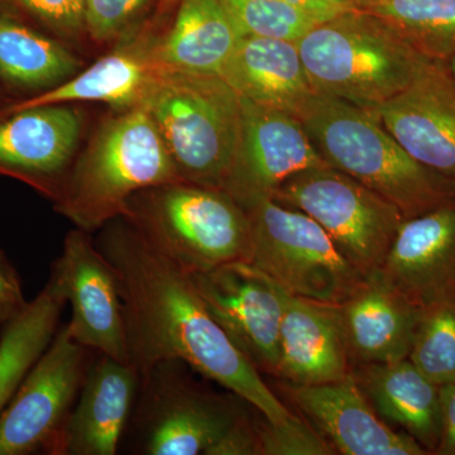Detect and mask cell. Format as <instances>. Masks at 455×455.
I'll return each instance as SVG.
<instances>
[{"mask_svg": "<svg viewBox=\"0 0 455 455\" xmlns=\"http://www.w3.org/2000/svg\"><path fill=\"white\" fill-rule=\"evenodd\" d=\"M97 245L118 275L133 366L142 371L179 359L268 423L292 415L215 322L188 272L156 252L125 220L107 224Z\"/></svg>", "mask_w": 455, "mask_h": 455, "instance_id": "1", "label": "cell"}, {"mask_svg": "<svg viewBox=\"0 0 455 455\" xmlns=\"http://www.w3.org/2000/svg\"><path fill=\"white\" fill-rule=\"evenodd\" d=\"M370 110L407 154L455 181V79L447 62L431 61L409 88Z\"/></svg>", "mask_w": 455, "mask_h": 455, "instance_id": "15", "label": "cell"}, {"mask_svg": "<svg viewBox=\"0 0 455 455\" xmlns=\"http://www.w3.org/2000/svg\"><path fill=\"white\" fill-rule=\"evenodd\" d=\"M85 2L86 0H70L71 8H73L75 16L79 18V20H82V22L84 5H85Z\"/></svg>", "mask_w": 455, "mask_h": 455, "instance_id": "37", "label": "cell"}, {"mask_svg": "<svg viewBox=\"0 0 455 455\" xmlns=\"http://www.w3.org/2000/svg\"><path fill=\"white\" fill-rule=\"evenodd\" d=\"M373 275L418 309L455 302V199L403 220Z\"/></svg>", "mask_w": 455, "mask_h": 455, "instance_id": "14", "label": "cell"}, {"mask_svg": "<svg viewBox=\"0 0 455 455\" xmlns=\"http://www.w3.org/2000/svg\"><path fill=\"white\" fill-rule=\"evenodd\" d=\"M178 3H180V0H160V8H158V11H160L161 14L167 13V12L175 7Z\"/></svg>", "mask_w": 455, "mask_h": 455, "instance_id": "38", "label": "cell"}, {"mask_svg": "<svg viewBox=\"0 0 455 455\" xmlns=\"http://www.w3.org/2000/svg\"><path fill=\"white\" fill-rule=\"evenodd\" d=\"M357 8L381 18L431 61L455 55V0H361Z\"/></svg>", "mask_w": 455, "mask_h": 455, "instance_id": "27", "label": "cell"}, {"mask_svg": "<svg viewBox=\"0 0 455 455\" xmlns=\"http://www.w3.org/2000/svg\"><path fill=\"white\" fill-rule=\"evenodd\" d=\"M337 307L350 362L390 363L409 357L421 310L379 277H367Z\"/></svg>", "mask_w": 455, "mask_h": 455, "instance_id": "20", "label": "cell"}, {"mask_svg": "<svg viewBox=\"0 0 455 455\" xmlns=\"http://www.w3.org/2000/svg\"><path fill=\"white\" fill-rule=\"evenodd\" d=\"M122 218L188 274L250 260V218L226 191L185 181L158 185L134 194Z\"/></svg>", "mask_w": 455, "mask_h": 455, "instance_id": "6", "label": "cell"}, {"mask_svg": "<svg viewBox=\"0 0 455 455\" xmlns=\"http://www.w3.org/2000/svg\"><path fill=\"white\" fill-rule=\"evenodd\" d=\"M352 376L379 414L403 427L427 451H436L440 386L430 381L409 358L390 363L358 364Z\"/></svg>", "mask_w": 455, "mask_h": 455, "instance_id": "22", "label": "cell"}, {"mask_svg": "<svg viewBox=\"0 0 455 455\" xmlns=\"http://www.w3.org/2000/svg\"><path fill=\"white\" fill-rule=\"evenodd\" d=\"M145 107L180 179L223 190L241 136L242 99L220 75L182 73L156 65Z\"/></svg>", "mask_w": 455, "mask_h": 455, "instance_id": "5", "label": "cell"}, {"mask_svg": "<svg viewBox=\"0 0 455 455\" xmlns=\"http://www.w3.org/2000/svg\"><path fill=\"white\" fill-rule=\"evenodd\" d=\"M329 2H333L335 4L341 5V7L357 8L359 0H329Z\"/></svg>", "mask_w": 455, "mask_h": 455, "instance_id": "39", "label": "cell"}, {"mask_svg": "<svg viewBox=\"0 0 455 455\" xmlns=\"http://www.w3.org/2000/svg\"><path fill=\"white\" fill-rule=\"evenodd\" d=\"M89 235L79 228L68 232L51 267L73 310L66 329L86 348L131 363L118 275Z\"/></svg>", "mask_w": 455, "mask_h": 455, "instance_id": "12", "label": "cell"}, {"mask_svg": "<svg viewBox=\"0 0 455 455\" xmlns=\"http://www.w3.org/2000/svg\"><path fill=\"white\" fill-rule=\"evenodd\" d=\"M259 454L263 455H328L333 448L320 433L291 415L283 423L259 424Z\"/></svg>", "mask_w": 455, "mask_h": 455, "instance_id": "30", "label": "cell"}, {"mask_svg": "<svg viewBox=\"0 0 455 455\" xmlns=\"http://www.w3.org/2000/svg\"><path fill=\"white\" fill-rule=\"evenodd\" d=\"M350 358L337 305L299 298L283 290L277 377L293 385L343 381Z\"/></svg>", "mask_w": 455, "mask_h": 455, "instance_id": "19", "label": "cell"}, {"mask_svg": "<svg viewBox=\"0 0 455 455\" xmlns=\"http://www.w3.org/2000/svg\"><path fill=\"white\" fill-rule=\"evenodd\" d=\"M152 0H86L83 25L97 42L112 40L121 35Z\"/></svg>", "mask_w": 455, "mask_h": 455, "instance_id": "31", "label": "cell"}, {"mask_svg": "<svg viewBox=\"0 0 455 455\" xmlns=\"http://www.w3.org/2000/svg\"><path fill=\"white\" fill-rule=\"evenodd\" d=\"M283 2L290 7L298 9L301 13L313 18L317 23L325 22V20L340 14L341 12L350 9L341 7L329 0H283Z\"/></svg>", "mask_w": 455, "mask_h": 455, "instance_id": "36", "label": "cell"}, {"mask_svg": "<svg viewBox=\"0 0 455 455\" xmlns=\"http://www.w3.org/2000/svg\"><path fill=\"white\" fill-rule=\"evenodd\" d=\"M140 373L132 363L95 353L66 425L59 455H114L130 424Z\"/></svg>", "mask_w": 455, "mask_h": 455, "instance_id": "18", "label": "cell"}, {"mask_svg": "<svg viewBox=\"0 0 455 455\" xmlns=\"http://www.w3.org/2000/svg\"><path fill=\"white\" fill-rule=\"evenodd\" d=\"M0 4L16 9L61 35H74L83 27L82 20L75 16L70 0H0Z\"/></svg>", "mask_w": 455, "mask_h": 455, "instance_id": "32", "label": "cell"}, {"mask_svg": "<svg viewBox=\"0 0 455 455\" xmlns=\"http://www.w3.org/2000/svg\"><path fill=\"white\" fill-rule=\"evenodd\" d=\"M440 440L436 453L455 455V383L440 386Z\"/></svg>", "mask_w": 455, "mask_h": 455, "instance_id": "35", "label": "cell"}, {"mask_svg": "<svg viewBox=\"0 0 455 455\" xmlns=\"http://www.w3.org/2000/svg\"><path fill=\"white\" fill-rule=\"evenodd\" d=\"M241 37L220 0H180L172 28L149 56L167 70L220 76Z\"/></svg>", "mask_w": 455, "mask_h": 455, "instance_id": "23", "label": "cell"}, {"mask_svg": "<svg viewBox=\"0 0 455 455\" xmlns=\"http://www.w3.org/2000/svg\"><path fill=\"white\" fill-rule=\"evenodd\" d=\"M220 76L245 100L298 116L314 95L298 44L242 36Z\"/></svg>", "mask_w": 455, "mask_h": 455, "instance_id": "21", "label": "cell"}, {"mask_svg": "<svg viewBox=\"0 0 455 455\" xmlns=\"http://www.w3.org/2000/svg\"><path fill=\"white\" fill-rule=\"evenodd\" d=\"M209 313L259 372L277 373L283 289L248 262L190 274Z\"/></svg>", "mask_w": 455, "mask_h": 455, "instance_id": "11", "label": "cell"}, {"mask_svg": "<svg viewBox=\"0 0 455 455\" xmlns=\"http://www.w3.org/2000/svg\"><path fill=\"white\" fill-rule=\"evenodd\" d=\"M293 403L335 449L346 455H423L427 451L410 434L396 433L368 403L352 373L340 382L290 386Z\"/></svg>", "mask_w": 455, "mask_h": 455, "instance_id": "17", "label": "cell"}, {"mask_svg": "<svg viewBox=\"0 0 455 455\" xmlns=\"http://www.w3.org/2000/svg\"><path fill=\"white\" fill-rule=\"evenodd\" d=\"M241 36L298 42L317 25L283 0H220Z\"/></svg>", "mask_w": 455, "mask_h": 455, "instance_id": "29", "label": "cell"}, {"mask_svg": "<svg viewBox=\"0 0 455 455\" xmlns=\"http://www.w3.org/2000/svg\"><path fill=\"white\" fill-rule=\"evenodd\" d=\"M28 302L20 274L0 248V331L26 309Z\"/></svg>", "mask_w": 455, "mask_h": 455, "instance_id": "33", "label": "cell"}, {"mask_svg": "<svg viewBox=\"0 0 455 455\" xmlns=\"http://www.w3.org/2000/svg\"><path fill=\"white\" fill-rule=\"evenodd\" d=\"M94 350L61 325L0 414V455H59Z\"/></svg>", "mask_w": 455, "mask_h": 455, "instance_id": "10", "label": "cell"}, {"mask_svg": "<svg viewBox=\"0 0 455 455\" xmlns=\"http://www.w3.org/2000/svg\"><path fill=\"white\" fill-rule=\"evenodd\" d=\"M407 358L435 385L455 383V302L421 310Z\"/></svg>", "mask_w": 455, "mask_h": 455, "instance_id": "28", "label": "cell"}, {"mask_svg": "<svg viewBox=\"0 0 455 455\" xmlns=\"http://www.w3.org/2000/svg\"><path fill=\"white\" fill-rule=\"evenodd\" d=\"M82 125L76 109L60 104L0 116V175L22 180L56 202Z\"/></svg>", "mask_w": 455, "mask_h": 455, "instance_id": "16", "label": "cell"}, {"mask_svg": "<svg viewBox=\"0 0 455 455\" xmlns=\"http://www.w3.org/2000/svg\"><path fill=\"white\" fill-rule=\"evenodd\" d=\"M299 119L329 166L396 205L405 220L455 199V181L407 154L372 110L316 92Z\"/></svg>", "mask_w": 455, "mask_h": 455, "instance_id": "2", "label": "cell"}, {"mask_svg": "<svg viewBox=\"0 0 455 455\" xmlns=\"http://www.w3.org/2000/svg\"><path fill=\"white\" fill-rule=\"evenodd\" d=\"M155 74L156 64L149 53L118 51L99 60L88 70L61 85L5 108L0 116L27 108L73 101H103L110 106L132 109L142 104Z\"/></svg>", "mask_w": 455, "mask_h": 455, "instance_id": "24", "label": "cell"}, {"mask_svg": "<svg viewBox=\"0 0 455 455\" xmlns=\"http://www.w3.org/2000/svg\"><path fill=\"white\" fill-rule=\"evenodd\" d=\"M449 71H451V76L455 79V55L451 57V60L447 62Z\"/></svg>", "mask_w": 455, "mask_h": 455, "instance_id": "40", "label": "cell"}, {"mask_svg": "<svg viewBox=\"0 0 455 455\" xmlns=\"http://www.w3.org/2000/svg\"><path fill=\"white\" fill-rule=\"evenodd\" d=\"M325 164L298 116L242 99L238 149L223 188L242 208L272 199L296 173Z\"/></svg>", "mask_w": 455, "mask_h": 455, "instance_id": "13", "label": "cell"}, {"mask_svg": "<svg viewBox=\"0 0 455 455\" xmlns=\"http://www.w3.org/2000/svg\"><path fill=\"white\" fill-rule=\"evenodd\" d=\"M296 44L316 92L364 109L396 97L431 62L381 18L358 8L317 23Z\"/></svg>", "mask_w": 455, "mask_h": 455, "instance_id": "3", "label": "cell"}, {"mask_svg": "<svg viewBox=\"0 0 455 455\" xmlns=\"http://www.w3.org/2000/svg\"><path fill=\"white\" fill-rule=\"evenodd\" d=\"M259 454V424L244 414L208 451V455H256Z\"/></svg>", "mask_w": 455, "mask_h": 455, "instance_id": "34", "label": "cell"}, {"mask_svg": "<svg viewBox=\"0 0 455 455\" xmlns=\"http://www.w3.org/2000/svg\"><path fill=\"white\" fill-rule=\"evenodd\" d=\"M193 372L179 359L140 371L139 395L125 430L132 453L208 455L243 414L232 401L205 390Z\"/></svg>", "mask_w": 455, "mask_h": 455, "instance_id": "8", "label": "cell"}, {"mask_svg": "<svg viewBox=\"0 0 455 455\" xmlns=\"http://www.w3.org/2000/svg\"><path fill=\"white\" fill-rule=\"evenodd\" d=\"M68 304L64 286L51 269L42 291L0 331V414L49 348Z\"/></svg>", "mask_w": 455, "mask_h": 455, "instance_id": "25", "label": "cell"}, {"mask_svg": "<svg viewBox=\"0 0 455 455\" xmlns=\"http://www.w3.org/2000/svg\"><path fill=\"white\" fill-rule=\"evenodd\" d=\"M272 199L313 218L366 278L406 220L396 205L329 164L296 173Z\"/></svg>", "mask_w": 455, "mask_h": 455, "instance_id": "9", "label": "cell"}, {"mask_svg": "<svg viewBox=\"0 0 455 455\" xmlns=\"http://www.w3.org/2000/svg\"><path fill=\"white\" fill-rule=\"evenodd\" d=\"M80 61L59 42L0 13V79L22 92H47L68 82Z\"/></svg>", "mask_w": 455, "mask_h": 455, "instance_id": "26", "label": "cell"}, {"mask_svg": "<svg viewBox=\"0 0 455 455\" xmlns=\"http://www.w3.org/2000/svg\"><path fill=\"white\" fill-rule=\"evenodd\" d=\"M243 209L251 224L248 263L284 291L339 305L366 281L328 233L305 212L274 199H260Z\"/></svg>", "mask_w": 455, "mask_h": 455, "instance_id": "7", "label": "cell"}, {"mask_svg": "<svg viewBox=\"0 0 455 455\" xmlns=\"http://www.w3.org/2000/svg\"><path fill=\"white\" fill-rule=\"evenodd\" d=\"M182 181L146 108L108 121L66 176L56 211L92 233L122 218L134 194Z\"/></svg>", "mask_w": 455, "mask_h": 455, "instance_id": "4", "label": "cell"}, {"mask_svg": "<svg viewBox=\"0 0 455 455\" xmlns=\"http://www.w3.org/2000/svg\"><path fill=\"white\" fill-rule=\"evenodd\" d=\"M359 2H361V0H359Z\"/></svg>", "mask_w": 455, "mask_h": 455, "instance_id": "41", "label": "cell"}]
</instances>
